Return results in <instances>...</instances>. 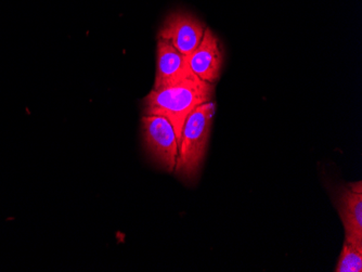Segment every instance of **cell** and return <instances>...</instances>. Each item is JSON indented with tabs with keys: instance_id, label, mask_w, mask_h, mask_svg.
Segmentation results:
<instances>
[{
	"instance_id": "obj_1",
	"label": "cell",
	"mask_w": 362,
	"mask_h": 272,
	"mask_svg": "<svg viewBox=\"0 0 362 272\" xmlns=\"http://www.w3.org/2000/svg\"><path fill=\"white\" fill-rule=\"evenodd\" d=\"M211 84L192 75L177 84L153 89L144 99V115L166 117L174 127L179 146L187 117L195 107L211 101Z\"/></svg>"
},
{
	"instance_id": "obj_2",
	"label": "cell",
	"mask_w": 362,
	"mask_h": 272,
	"mask_svg": "<svg viewBox=\"0 0 362 272\" xmlns=\"http://www.w3.org/2000/svg\"><path fill=\"white\" fill-rule=\"evenodd\" d=\"M214 114L215 105L209 101L195 107L185 122L174 170L182 179L191 182L199 174L205 158Z\"/></svg>"
},
{
	"instance_id": "obj_3",
	"label": "cell",
	"mask_w": 362,
	"mask_h": 272,
	"mask_svg": "<svg viewBox=\"0 0 362 272\" xmlns=\"http://www.w3.org/2000/svg\"><path fill=\"white\" fill-rule=\"evenodd\" d=\"M144 146L154 161L168 172H173L178 156V140L172 123L160 115L142 117Z\"/></svg>"
},
{
	"instance_id": "obj_4",
	"label": "cell",
	"mask_w": 362,
	"mask_h": 272,
	"mask_svg": "<svg viewBox=\"0 0 362 272\" xmlns=\"http://www.w3.org/2000/svg\"><path fill=\"white\" fill-rule=\"evenodd\" d=\"M204 32L202 22L192 14L176 12L166 19L158 33V40L168 42L180 54L188 57L200 45Z\"/></svg>"
},
{
	"instance_id": "obj_5",
	"label": "cell",
	"mask_w": 362,
	"mask_h": 272,
	"mask_svg": "<svg viewBox=\"0 0 362 272\" xmlns=\"http://www.w3.org/2000/svg\"><path fill=\"white\" fill-rule=\"evenodd\" d=\"M191 72L204 82L213 84L218 81L223 66V52L216 36L206 28L197 49L187 57Z\"/></svg>"
},
{
	"instance_id": "obj_6",
	"label": "cell",
	"mask_w": 362,
	"mask_h": 272,
	"mask_svg": "<svg viewBox=\"0 0 362 272\" xmlns=\"http://www.w3.org/2000/svg\"><path fill=\"white\" fill-rule=\"evenodd\" d=\"M187 57L164 40H158V66L154 89L164 88L192 76Z\"/></svg>"
},
{
	"instance_id": "obj_7",
	"label": "cell",
	"mask_w": 362,
	"mask_h": 272,
	"mask_svg": "<svg viewBox=\"0 0 362 272\" xmlns=\"http://www.w3.org/2000/svg\"><path fill=\"white\" fill-rule=\"evenodd\" d=\"M339 208L345 228V241L362 249L361 182L349 184L341 192Z\"/></svg>"
},
{
	"instance_id": "obj_8",
	"label": "cell",
	"mask_w": 362,
	"mask_h": 272,
	"mask_svg": "<svg viewBox=\"0 0 362 272\" xmlns=\"http://www.w3.org/2000/svg\"><path fill=\"white\" fill-rule=\"evenodd\" d=\"M335 271L361 272L362 249H358L355 245L345 241Z\"/></svg>"
}]
</instances>
